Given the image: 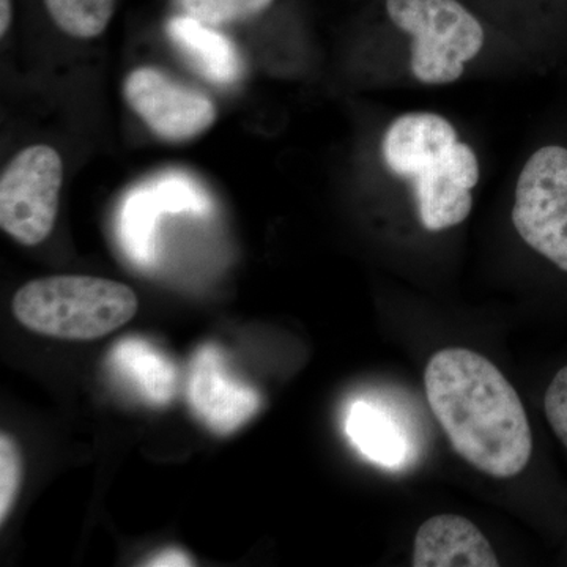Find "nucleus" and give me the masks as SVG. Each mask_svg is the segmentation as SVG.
Masks as SVG:
<instances>
[{
    "label": "nucleus",
    "mask_w": 567,
    "mask_h": 567,
    "mask_svg": "<svg viewBox=\"0 0 567 567\" xmlns=\"http://www.w3.org/2000/svg\"><path fill=\"white\" fill-rule=\"evenodd\" d=\"M424 386L458 456L496 480L524 472L532 427L517 391L494 363L473 350L443 349L425 365Z\"/></svg>",
    "instance_id": "obj_1"
},
{
    "label": "nucleus",
    "mask_w": 567,
    "mask_h": 567,
    "mask_svg": "<svg viewBox=\"0 0 567 567\" xmlns=\"http://www.w3.org/2000/svg\"><path fill=\"white\" fill-rule=\"evenodd\" d=\"M382 156L394 177L409 183L421 226L451 229L468 218L481 167L472 145L435 112H406L388 125Z\"/></svg>",
    "instance_id": "obj_2"
},
{
    "label": "nucleus",
    "mask_w": 567,
    "mask_h": 567,
    "mask_svg": "<svg viewBox=\"0 0 567 567\" xmlns=\"http://www.w3.org/2000/svg\"><path fill=\"white\" fill-rule=\"evenodd\" d=\"M136 293L95 276L59 275L24 284L13 298L18 322L65 341H92L118 330L136 315Z\"/></svg>",
    "instance_id": "obj_3"
},
{
    "label": "nucleus",
    "mask_w": 567,
    "mask_h": 567,
    "mask_svg": "<svg viewBox=\"0 0 567 567\" xmlns=\"http://www.w3.org/2000/svg\"><path fill=\"white\" fill-rule=\"evenodd\" d=\"M395 28L410 37V70L425 85L453 84L486 43V32L457 0H386Z\"/></svg>",
    "instance_id": "obj_4"
},
{
    "label": "nucleus",
    "mask_w": 567,
    "mask_h": 567,
    "mask_svg": "<svg viewBox=\"0 0 567 567\" xmlns=\"http://www.w3.org/2000/svg\"><path fill=\"white\" fill-rule=\"evenodd\" d=\"M63 183L61 153L47 144L22 148L0 177V226L22 246L47 240L58 219Z\"/></svg>",
    "instance_id": "obj_5"
},
{
    "label": "nucleus",
    "mask_w": 567,
    "mask_h": 567,
    "mask_svg": "<svg viewBox=\"0 0 567 567\" xmlns=\"http://www.w3.org/2000/svg\"><path fill=\"white\" fill-rule=\"evenodd\" d=\"M513 224L522 240L567 271V148L547 145L518 175Z\"/></svg>",
    "instance_id": "obj_6"
},
{
    "label": "nucleus",
    "mask_w": 567,
    "mask_h": 567,
    "mask_svg": "<svg viewBox=\"0 0 567 567\" xmlns=\"http://www.w3.org/2000/svg\"><path fill=\"white\" fill-rule=\"evenodd\" d=\"M123 99L155 136L174 144L196 140L218 121L210 96L153 66L130 71Z\"/></svg>",
    "instance_id": "obj_7"
},
{
    "label": "nucleus",
    "mask_w": 567,
    "mask_h": 567,
    "mask_svg": "<svg viewBox=\"0 0 567 567\" xmlns=\"http://www.w3.org/2000/svg\"><path fill=\"white\" fill-rule=\"evenodd\" d=\"M188 401L197 420L216 435L233 434L260 409L257 391L230 374L215 346L200 347L194 354Z\"/></svg>",
    "instance_id": "obj_8"
},
{
    "label": "nucleus",
    "mask_w": 567,
    "mask_h": 567,
    "mask_svg": "<svg viewBox=\"0 0 567 567\" xmlns=\"http://www.w3.org/2000/svg\"><path fill=\"white\" fill-rule=\"evenodd\" d=\"M415 567H496L487 537L468 518L442 514L425 520L413 543Z\"/></svg>",
    "instance_id": "obj_9"
},
{
    "label": "nucleus",
    "mask_w": 567,
    "mask_h": 567,
    "mask_svg": "<svg viewBox=\"0 0 567 567\" xmlns=\"http://www.w3.org/2000/svg\"><path fill=\"white\" fill-rule=\"evenodd\" d=\"M166 32L175 50L205 80L218 85L240 80L244 71L240 54L218 28L181 14L167 22Z\"/></svg>",
    "instance_id": "obj_10"
},
{
    "label": "nucleus",
    "mask_w": 567,
    "mask_h": 567,
    "mask_svg": "<svg viewBox=\"0 0 567 567\" xmlns=\"http://www.w3.org/2000/svg\"><path fill=\"white\" fill-rule=\"evenodd\" d=\"M110 368L145 404L163 406L177 393V369L169 358L141 338L117 342L110 354Z\"/></svg>",
    "instance_id": "obj_11"
},
{
    "label": "nucleus",
    "mask_w": 567,
    "mask_h": 567,
    "mask_svg": "<svg viewBox=\"0 0 567 567\" xmlns=\"http://www.w3.org/2000/svg\"><path fill=\"white\" fill-rule=\"evenodd\" d=\"M346 427L353 445L377 464L398 468L409 457L404 429L386 410L371 402H354L347 415Z\"/></svg>",
    "instance_id": "obj_12"
},
{
    "label": "nucleus",
    "mask_w": 567,
    "mask_h": 567,
    "mask_svg": "<svg viewBox=\"0 0 567 567\" xmlns=\"http://www.w3.org/2000/svg\"><path fill=\"white\" fill-rule=\"evenodd\" d=\"M151 186L136 189L126 197L118 218V237L123 251L141 267L155 262L156 230L163 213Z\"/></svg>",
    "instance_id": "obj_13"
},
{
    "label": "nucleus",
    "mask_w": 567,
    "mask_h": 567,
    "mask_svg": "<svg viewBox=\"0 0 567 567\" xmlns=\"http://www.w3.org/2000/svg\"><path fill=\"white\" fill-rule=\"evenodd\" d=\"M54 24L73 39L102 35L114 17L117 0H43Z\"/></svg>",
    "instance_id": "obj_14"
},
{
    "label": "nucleus",
    "mask_w": 567,
    "mask_h": 567,
    "mask_svg": "<svg viewBox=\"0 0 567 567\" xmlns=\"http://www.w3.org/2000/svg\"><path fill=\"white\" fill-rule=\"evenodd\" d=\"M274 2L275 0H177V6L186 17L212 28H221L233 22L251 20L270 9Z\"/></svg>",
    "instance_id": "obj_15"
},
{
    "label": "nucleus",
    "mask_w": 567,
    "mask_h": 567,
    "mask_svg": "<svg viewBox=\"0 0 567 567\" xmlns=\"http://www.w3.org/2000/svg\"><path fill=\"white\" fill-rule=\"evenodd\" d=\"M151 188L164 212L207 213L208 200L205 194L188 178L167 175L153 182Z\"/></svg>",
    "instance_id": "obj_16"
},
{
    "label": "nucleus",
    "mask_w": 567,
    "mask_h": 567,
    "mask_svg": "<svg viewBox=\"0 0 567 567\" xmlns=\"http://www.w3.org/2000/svg\"><path fill=\"white\" fill-rule=\"evenodd\" d=\"M21 483V456L10 435L0 436V522L9 517Z\"/></svg>",
    "instance_id": "obj_17"
},
{
    "label": "nucleus",
    "mask_w": 567,
    "mask_h": 567,
    "mask_svg": "<svg viewBox=\"0 0 567 567\" xmlns=\"http://www.w3.org/2000/svg\"><path fill=\"white\" fill-rule=\"evenodd\" d=\"M544 409H546L548 424L567 450V365L548 385Z\"/></svg>",
    "instance_id": "obj_18"
},
{
    "label": "nucleus",
    "mask_w": 567,
    "mask_h": 567,
    "mask_svg": "<svg viewBox=\"0 0 567 567\" xmlns=\"http://www.w3.org/2000/svg\"><path fill=\"white\" fill-rule=\"evenodd\" d=\"M192 559L186 557L182 550L178 548H169V550H164L163 554L156 555L151 559L148 566H192Z\"/></svg>",
    "instance_id": "obj_19"
},
{
    "label": "nucleus",
    "mask_w": 567,
    "mask_h": 567,
    "mask_svg": "<svg viewBox=\"0 0 567 567\" xmlns=\"http://www.w3.org/2000/svg\"><path fill=\"white\" fill-rule=\"evenodd\" d=\"M11 20H13L11 0H0V37H6L9 33Z\"/></svg>",
    "instance_id": "obj_20"
}]
</instances>
